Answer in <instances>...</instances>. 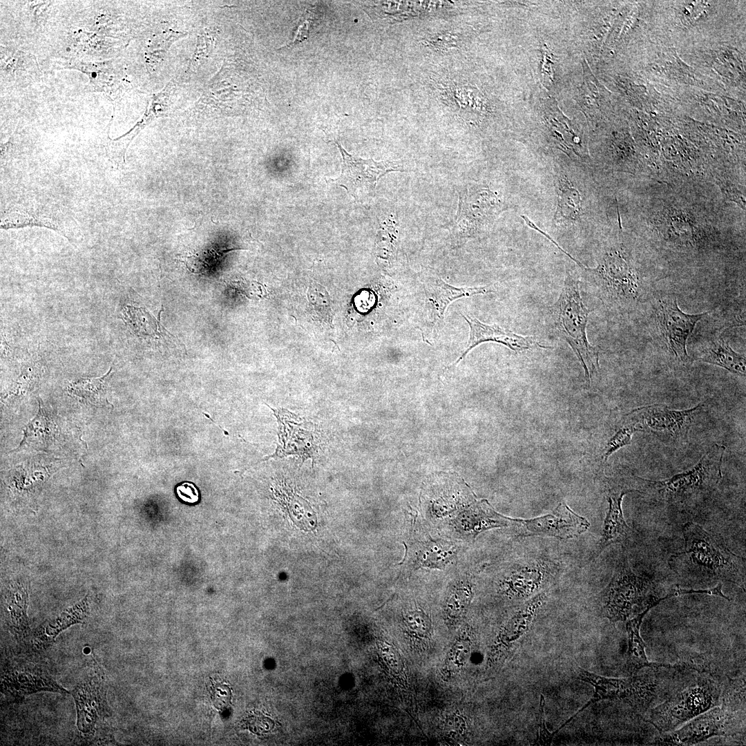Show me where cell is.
<instances>
[{"instance_id":"obj_1","label":"cell","mask_w":746,"mask_h":746,"mask_svg":"<svg viewBox=\"0 0 746 746\" xmlns=\"http://www.w3.org/2000/svg\"><path fill=\"white\" fill-rule=\"evenodd\" d=\"M637 193V232L666 249L699 251L731 221L723 198L709 194L705 185L658 182Z\"/></svg>"},{"instance_id":"obj_2","label":"cell","mask_w":746,"mask_h":746,"mask_svg":"<svg viewBox=\"0 0 746 746\" xmlns=\"http://www.w3.org/2000/svg\"><path fill=\"white\" fill-rule=\"evenodd\" d=\"M682 534L684 550L669 560L676 575L694 582L720 580L743 586L745 558L730 551L722 537L691 522L684 524Z\"/></svg>"},{"instance_id":"obj_3","label":"cell","mask_w":746,"mask_h":746,"mask_svg":"<svg viewBox=\"0 0 746 746\" xmlns=\"http://www.w3.org/2000/svg\"><path fill=\"white\" fill-rule=\"evenodd\" d=\"M549 311L555 329L575 352L589 384L600 367L599 354L587 338L586 328L592 310L583 303L577 280L566 276L560 296Z\"/></svg>"},{"instance_id":"obj_4","label":"cell","mask_w":746,"mask_h":746,"mask_svg":"<svg viewBox=\"0 0 746 746\" xmlns=\"http://www.w3.org/2000/svg\"><path fill=\"white\" fill-rule=\"evenodd\" d=\"M725 446L714 444L691 468L662 480L635 478L642 489L667 503H684L712 492L722 479Z\"/></svg>"},{"instance_id":"obj_5","label":"cell","mask_w":746,"mask_h":746,"mask_svg":"<svg viewBox=\"0 0 746 746\" xmlns=\"http://www.w3.org/2000/svg\"><path fill=\"white\" fill-rule=\"evenodd\" d=\"M631 256L620 251L606 255L603 263L589 269L595 293L602 301L618 310L633 308L642 295V285Z\"/></svg>"},{"instance_id":"obj_6","label":"cell","mask_w":746,"mask_h":746,"mask_svg":"<svg viewBox=\"0 0 746 746\" xmlns=\"http://www.w3.org/2000/svg\"><path fill=\"white\" fill-rule=\"evenodd\" d=\"M653 589L652 582L633 572L623 555L617 562L610 582L601 593V613L613 623L625 621L635 609H645L659 598L651 593Z\"/></svg>"},{"instance_id":"obj_7","label":"cell","mask_w":746,"mask_h":746,"mask_svg":"<svg viewBox=\"0 0 746 746\" xmlns=\"http://www.w3.org/2000/svg\"><path fill=\"white\" fill-rule=\"evenodd\" d=\"M716 682L700 679L650 710L647 721L661 732H667L715 706L721 697Z\"/></svg>"},{"instance_id":"obj_8","label":"cell","mask_w":746,"mask_h":746,"mask_svg":"<svg viewBox=\"0 0 746 746\" xmlns=\"http://www.w3.org/2000/svg\"><path fill=\"white\" fill-rule=\"evenodd\" d=\"M497 196L486 187L466 185L459 191L458 208L450 230L454 246L463 245L490 226L498 212Z\"/></svg>"},{"instance_id":"obj_9","label":"cell","mask_w":746,"mask_h":746,"mask_svg":"<svg viewBox=\"0 0 746 746\" xmlns=\"http://www.w3.org/2000/svg\"><path fill=\"white\" fill-rule=\"evenodd\" d=\"M577 678L591 685L594 687V694L591 700L559 727L558 730L570 723L585 708L602 700H620L638 709L646 708L655 698L658 687L655 676L651 674L629 678H611L578 668Z\"/></svg>"},{"instance_id":"obj_10","label":"cell","mask_w":746,"mask_h":746,"mask_svg":"<svg viewBox=\"0 0 746 746\" xmlns=\"http://www.w3.org/2000/svg\"><path fill=\"white\" fill-rule=\"evenodd\" d=\"M745 711L734 710L722 704L702 713L683 727L660 736L658 743L669 745H694L714 736L733 735L741 729Z\"/></svg>"},{"instance_id":"obj_11","label":"cell","mask_w":746,"mask_h":746,"mask_svg":"<svg viewBox=\"0 0 746 746\" xmlns=\"http://www.w3.org/2000/svg\"><path fill=\"white\" fill-rule=\"evenodd\" d=\"M342 155L340 175L330 180L345 189L358 200L374 194L378 181L385 174L393 171H405L398 161H375L363 159L348 153L338 143H336Z\"/></svg>"},{"instance_id":"obj_12","label":"cell","mask_w":746,"mask_h":746,"mask_svg":"<svg viewBox=\"0 0 746 746\" xmlns=\"http://www.w3.org/2000/svg\"><path fill=\"white\" fill-rule=\"evenodd\" d=\"M705 407L700 403L690 409L677 410L666 405L642 406L630 412L637 420L642 432H649L666 442L685 440L696 417Z\"/></svg>"},{"instance_id":"obj_13","label":"cell","mask_w":746,"mask_h":746,"mask_svg":"<svg viewBox=\"0 0 746 746\" xmlns=\"http://www.w3.org/2000/svg\"><path fill=\"white\" fill-rule=\"evenodd\" d=\"M106 678L95 665L71 691L77 710V726L84 734L93 733L97 725L108 716Z\"/></svg>"},{"instance_id":"obj_14","label":"cell","mask_w":746,"mask_h":746,"mask_svg":"<svg viewBox=\"0 0 746 746\" xmlns=\"http://www.w3.org/2000/svg\"><path fill=\"white\" fill-rule=\"evenodd\" d=\"M519 535L552 537L561 539L576 537L590 527L589 522L561 502L552 512L531 519H512Z\"/></svg>"},{"instance_id":"obj_15","label":"cell","mask_w":746,"mask_h":746,"mask_svg":"<svg viewBox=\"0 0 746 746\" xmlns=\"http://www.w3.org/2000/svg\"><path fill=\"white\" fill-rule=\"evenodd\" d=\"M558 567L551 561L530 560L510 568L501 581L506 594L514 599H525L548 585L556 577Z\"/></svg>"},{"instance_id":"obj_16","label":"cell","mask_w":746,"mask_h":746,"mask_svg":"<svg viewBox=\"0 0 746 746\" xmlns=\"http://www.w3.org/2000/svg\"><path fill=\"white\" fill-rule=\"evenodd\" d=\"M660 308V324L667 346L672 354L685 364L689 360L687 352L688 338L697 323L708 312L687 314L680 309L675 298L662 300Z\"/></svg>"},{"instance_id":"obj_17","label":"cell","mask_w":746,"mask_h":746,"mask_svg":"<svg viewBox=\"0 0 746 746\" xmlns=\"http://www.w3.org/2000/svg\"><path fill=\"white\" fill-rule=\"evenodd\" d=\"M423 289L425 296L423 317L425 325L430 329L443 324L447 307L455 300L491 291L487 286L457 287L435 277L426 280Z\"/></svg>"},{"instance_id":"obj_18","label":"cell","mask_w":746,"mask_h":746,"mask_svg":"<svg viewBox=\"0 0 746 746\" xmlns=\"http://www.w3.org/2000/svg\"><path fill=\"white\" fill-rule=\"evenodd\" d=\"M470 331L465 350L452 364L456 365L473 348L484 343H497L506 346L516 353L533 348L552 349L553 347L540 344L533 337L522 336L506 329L497 325H489L470 316L463 315Z\"/></svg>"},{"instance_id":"obj_19","label":"cell","mask_w":746,"mask_h":746,"mask_svg":"<svg viewBox=\"0 0 746 746\" xmlns=\"http://www.w3.org/2000/svg\"><path fill=\"white\" fill-rule=\"evenodd\" d=\"M630 492L638 490L622 485H615L608 488L606 500L609 508L604 520L601 537L593 553V559L597 558L607 546L627 539L631 533V529L625 522L622 509L623 497Z\"/></svg>"},{"instance_id":"obj_20","label":"cell","mask_w":746,"mask_h":746,"mask_svg":"<svg viewBox=\"0 0 746 746\" xmlns=\"http://www.w3.org/2000/svg\"><path fill=\"white\" fill-rule=\"evenodd\" d=\"M1 682L3 692L16 699L39 691H68L48 675L35 668L15 669L6 672Z\"/></svg>"},{"instance_id":"obj_21","label":"cell","mask_w":746,"mask_h":746,"mask_svg":"<svg viewBox=\"0 0 746 746\" xmlns=\"http://www.w3.org/2000/svg\"><path fill=\"white\" fill-rule=\"evenodd\" d=\"M545 600L542 592L527 601L507 622L500 635V642L510 649L526 633Z\"/></svg>"},{"instance_id":"obj_22","label":"cell","mask_w":746,"mask_h":746,"mask_svg":"<svg viewBox=\"0 0 746 746\" xmlns=\"http://www.w3.org/2000/svg\"><path fill=\"white\" fill-rule=\"evenodd\" d=\"M35 226L50 229L68 239L70 238L69 231L64 222L57 218L39 215L21 206H14L1 213L0 223L1 229Z\"/></svg>"},{"instance_id":"obj_23","label":"cell","mask_w":746,"mask_h":746,"mask_svg":"<svg viewBox=\"0 0 746 746\" xmlns=\"http://www.w3.org/2000/svg\"><path fill=\"white\" fill-rule=\"evenodd\" d=\"M89 613L88 597L73 606L63 611L58 617L41 626L35 633V640L39 645L51 644L55 638L69 627L84 622Z\"/></svg>"},{"instance_id":"obj_24","label":"cell","mask_w":746,"mask_h":746,"mask_svg":"<svg viewBox=\"0 0 746 746\" xmlns=\"http://www.w3.org/2000/svg\"><path fill=\"white\" fill-rule=\"evenodd\" d=\"M699 359L733 374L745 376V357L735 352L723 338L714 339L707 343L700 352Z\"/></svg>"},{"instance_id":"obj_25","label":"cell","mask_w":746,"mask_h":746,"mask_svg":"<svg viewBox=\"0 0 746 746\" xmlns=\"http://www.w3.org/2000/svg\"><path fill=\"white\" fill-rule=\"evenodd\" d=\"M57 425L46 413L39 403L37 416L32 419L23 430V438L17 450L31 447L35 449H48L55 445L57 434H59Z\"/></svg>"},{"instance_id":"obj_26","label":"cell","mask_w":746,"mask_h":746,"mask_svg":"<svg viewBox=\"0 0 746 746\" xmlns=\"http://www.w3.org/2000/svg\"><path fill=\"white\" fill-rule=\"evenodd\" d=\"M661 601L662 600H659L651 603L642 613L628 620L626 624L629 638L627 667V671L631 675L636 673L637 671L645 667H653L651 665L654 664L649 662L647 658L644 643L640 635V628L645 614Z\"/></svg>"},{"instance_id":"obj_27","label":"cell","mask_w":746,"mask_h":746,"mask_svg":"<svg viewBox=\"0 0 746 746\" xmlns=\"http://www.w3.org/2000/svg\"><path fill=\"white\" fill-rule=\"evenodd\" d=\"M6 599L10 614V629L17 636L26 637L29 632L27 616L28 587L22 583L15 584L8 589Z\"/></svg>"},{"instance_id":"obj_28","label":"cell","mask_w":746,"mask_h":746,"mask_svg":"<svg viewBox=\"0 0 746 746\" xmlns=\"http://www.w3.org/2000/svg\"><path fill=\"white\" fill-rule=\"evenodd\" d=\"M111 372L112 367L101 377L82 378L70 385L68 392L87 404L108 406L111 405L107 398V389Z\"/></svg>"},{"instance_id":"obj_29","label":"cell","mask_w":746,"mask_h":746,"mask_svg":"<svg viewBox=\"0 0 746 746\" xmlns=\"http://www.w3.org/2000/svg\"><path fill=\"white\" fill-rule=\"evenodd\" d=\"M635 432H642L635 418L631 412L622 415L615 424L613 432L601 452L602 462L605 463L613 453L629 445Z\"/></svg>"},{"instance_id":"obj_30","label":"cell","mask_w":746,"mask_h":746,"mask_svg":"<svg viewBox=\"0 0 746 746\" xmlns=\"http://www.w3.org/2000/svg\"><path fill=\"white\" fill-rule=\"evenodd\" d=\"M559 182V203L555 220H575L581 211L580 195L566 177Z\"/></svg>"},{"instance_id":"obj_31","label":"cell","mask_w":746,"mask_h":746,"mask_svg":"<svg viewBox=\"0 0 746 746\" xmlns=\"http://www.w3.org/2000/svg\"><path fill=\"white\" fill-rule=\"evenodd\" d=\"M471 596L472 591L469 584L457 586L447 603L448 615L452 618L460 615L468 605Z\"/></svg>"},{"instance_id":"obj_32","label":"cell","mask_w":746,"mask_h":746,"mask_svg":"<svg viewBox=\"0 0 746 746\" xmlns=\"http://www.w3.org/2000/svg\"><path fill=\"white\" fill-rule=\"evenodd\" d=\"M544 707L545 700L544 696L541 695L538 716V732L537 734V740L535 744L537 745H551L553 736L555 734V733H551L546 727Z\"/></svg>"},{"instance_id":"obj_33","label":"cell","mask_w":746,"mask_h":746,"mask_svg":"<svg viewBox=\"0 0 746 746\" xmlns=\"http://www.w3.org/2000/svg\"><path fill=\"white\" fill-rule=\"evenodd\" d=\"M406 622L408 627L419 635L426 634L430 629V623L425 615L414 611L408 614Z\"/></svg>"},{"instance_id":"obj_34","label":"cell","mask_w":746,"mask_h":746,"mask_svg":"<svg viewBox=\"0 0 746 746\" xmlns=\"http://www.w3.org/2000/svg\"><path fill=\"white\" fill-rule=\"evenodd\" d=\"M722 587H723V584L721 582H719L715 587H714L712 589H699V590H695V589H682L679 585H676V588L674 589L673 592L672 593H671V596H678V595H685V594L701 593V594H707V595H716V596L723 597V598H725V599H726L727 600H730L729 597H728L727 596L725 595L723 593Z\"/></svg>"},{"instance_id":"obj_35","label":"cell","mask_w":746,"mask_h":746,"mask_svg":"<svg viewBox=\"0 0 746 746\" xmlns=\"http://www.w3.org/2000/svg\"><path fill=\"white\" fill-rule=\"evenodd\" d=\"M178 496L184 501L193 504L199 500V492L191 483L184 482L176 488Z\"/></svg>"}]
</instances>
